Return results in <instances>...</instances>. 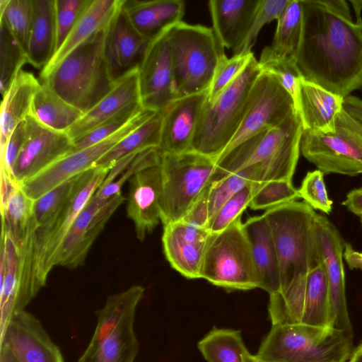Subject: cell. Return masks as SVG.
I'll use <instances>...</instances> for the list:
<instances>
[{
  "mask_svg": "<svg viewBox=\"0 0 362 362\" xmlns=\"http://www.w3.org/2000/svg\"><path fill=\"white\" fill-rule=\"evenodd\" d=\"M40 82L29 71L21 69L2 96L0 116V148H5L16 127L30 115Z\"/></svg>",
  "mask_w": 362,
  "mask_h": 362,
  "instance_id": "33",
  "label": "cell"
},
{
  "mask_svg": "<svg viewBox=\"0 0 362 362\" xmlns=\"http://www.w3.org/2000/svg\"><path fill=\"white\" fill-rule=\"evenodd\" d=\"M30 115L50 129L66 133L83 113L41 82L33 98Z\"/></svg>",
  "mask_w": 362,
  "mask_h": 362,
  "instance_id": "36",
  "label": "cell"
},
{
  "mask_svg": "<svg viewBox=\"0 0 362 362\" xmlns=\"http://www.w3.org/2000/svg\"><path fill=\"white\" fill-rule=\"evenodd\" d=\"M129 183L127 216L134 223L136 238L143 241L160 221L163 180L160 163L136 173Z\"/></svg>",
  "mask_w": 362,
  "mask_h": 362,
  "instance_id": "23",
  "label": "cell"
},
{
  "mask_svg": "<svg viewBox=\"0 0 362 362\" xmlns=\"http://www.w3.org/2000/svg\"><path fill=\"white\" fill-rule=\"evenodd\" d=\"M343 108L362 124V100L349 95L344 98Z\"/></svg>",
  "mask_w": 362,
  "mask_h": 362,
  "instance_id": "55",
  "label": "cell"
},
{
  "mask_svg": "<svg viewBox=\"0 0 362 362\" xmlns=\"http://www.w3.org/2000/svg\"><path fill=\"white\" fill-rule=\"evenodd\" d=\"M124 199L122 193L107 200H102L94 194L66 235L54 266L76 269L83 264L93 243Z\"/></svg>",
  "mask_w": 362,
  "mask_h": 362,
  "instance_id": "18",
  "label": "cell"
},
{
  "mask_svg": "<svg viewBox=\"0 0 362 362\" xmlns=\"http://www.w3.org/2000/svg\"><path fill=\"white\" fill-rule=\"evenodd\" d=\"M124 0H89L66 39L49 63L40 71V79L46 77L74 49L97 32L109 25L120 9Z\"/></svg>",
  "mask_w": 362,
  "mask_h": 362,
  "instance_id": "32",
  "label": "cell"
},
{
  "mask_svg": "<svg viewBox=\"0 0 362 362\" xmlns=\"http://www.w3.org/2000/svg\"><path fill=\"white\" fill-rule=\"evenodd\" d=\"M262 183V173L259 165L247 166L214 180L182 219L208 228L211 219L233 194L245 186Z\"/></svg>",
  "mask_w": 362,
  "mask_h": 362,
  "instance_id": "27",
  "label": "cell"
},
{
  "mask_svg": "<svg viewBox=\"0 0 362 362\" xmlns=\"http://www.w3.org/2000/svg\"><path fill=\"white\" fill-rule=\"evenodd\" d=\"M258 185L259 184L249 185L233 194L210 221L208 226L210 232H221L241 218L245 209L249 206L255 189Z\"/></svg>",
  "mask_w": 362,
  "mask_h": 362,
  "instance_id": "46",
  "label": "cell"
},
{
  "mask_svg": "<svg viewBox=\"0 0 362 362\" xmlns=\"http://www.w3.org/2000/svg\"><path fill=\"white\" fill-rule=\"evenodd\" d=\"M34 202L25 193L20 183L1 171V228L8 230L19 245L28 233Z\"/></svg>",
  "mask_w": 362,
  "mask_h": 362,
  "instance_id": "35",
  "label": "cell"
},
{
  "mask_svg": "<svg viewBox=\"0 0 362 362\" xmlns=\"http://www.w3.org/2000/svg\"><path fill=\"white\" fill-rule=\"evenodd\" d=\"M122 9L134 28L148 42L182 21V0H124Z\"/></svg>",
  "mask_w": 362,
  "mask_h": 362,
  "instance_id": "29",
  "label": "cell"
},
{
  "mask_svg": "<svg viewBox=\"0 0 362 362\" xmlns=\"http://www.w3.org/2000/svg\"><path fill=\"white\" fill-rule=\"evenodd\" d=\"M343 103L344 98L303 77L296 107L303 130L319 133L332 132L336 117L343 108Z\"/></svg>",
  "mask_w": 362,
  "mask_h": 362,
  "instance_id": "31",
  "label": "cell"
},
{
  "mask_svg": "<svg viewBox=\"0 0 362 362\" xmlns=\"http://www.w3.org/2000/svg\"><path fill=\"white\" fill-rule=\"evenodd\" d=\"M82 173L74 176L35 200L33 218L36 225L35 239L42 240L66 204Z\"/></svg>",
  "mask_w": 362,
  "mask_h": 362,
  "instance_id": "39",
  "label": "cell"
},
{
  "mask_svg": "<svg viewBox=\"0 0 362 362\" xmlns=\"http://www.w3.org/2000/svg\"><path fill=\"white\" fill-rule=\"evenodd\" d=\"M26 136L13 170L20 184L71 153L74 142L66 132L50 129L28 115Z\"/></svg>",
  "mask_w": 362,
  "mask_h": 362,
  "instance_id": "19",
  "label": "cell"
},
{
  "mask_svg": "<svg viewBox=\"0 0 362 362\" xmlns=\"http://www.w3.org/2000/svg\"><path fill=\"white\" fill-rule=\"evenodd\" d=\"M314 233L328 281L333 327L353 334L346 299L343 262L345 243L332 222L317 213Z\"/></svg>",
  "mask_w": 362,
  "mask_h": 362,
  "instance_id": "17",
  "label": "cell"
},
{
  "mask_svg": "<svg viewBox=\"0 0 362 362\" xmlns=\"http://www.w3.org/2000/svg\"><path fill=\"white\" fill-rule=\"evenodd\" d=\"M303 127L298 112L281 125L243 142L217 162L218 178L244 168L259 165L262 183L292 181L300 151Z\"/></svg>",
  "mask_w": 362,
  "mask_h": 362,
  "instance_id": "4",
  "label": "cell"
},
{
  "mask_svg": "<svg viewBox=\"0 0 362 362\" xmlns=\"http://www.w3.org/2000/svg\"><path fill=\"white\" fill-rule=\"evenodd\" d=\"M302 27L301 1L291 0L277 20L272 45L264 47L262 54L275 58L295 59L300 41Z\"/></svg>",
  "mask_w": 362,
  "mask_h": 362,
  "instance_id": "38",
  "label": "cell"
},
{
  "mask_svg": "<svg viewBox=\"0 0 362 362\" xmlns=\"http://www.w3.org/2000/svg\"><path fill=\"white\" fill-rule=\"evenodd\" d=\"M343 258L349 269L362 270V252L356 251L347 243L344 245Z\"/></svg>",
  "mask_w": 362,
  "mask_h": 362,
  "instance_id": "54",
  "label": "cell"
},
{
  "mask_svg": "<svg viewBox=\"0 0 362 362\" xmlns=\"http://www.w3.org/2000/svg\"><path fill=\"white\" fill-rule=\"evenodd\" d=\"M28 63L25 51L0 21V90L2 96L23 66Z\"/></svg>",
  "mask_w": 362,
  "mask_h": 362,
  "instance_id": "41",
  "label": "cell"
},
{
  "mask_svg": "<svg viewBox=\"0 0 362 362\" xmlns=\"http://www.w3.org/2000/svg\"><path fill=\"white\" fill-rule=\"evenodd\" d=\"M262 70L254 55L238 77L214 100L203 105L192 150L216 160L243 119L251 90Z\"/></svg>",
  "mask_w": 362,
  "mask_h": 362,
  "instance_id": "8",
  "label": "cell"
},
{
  "mask_svg": "<svg viewBox=\"0 0 362 362\" xmlns=\"http://www.w3.org/2000/svg\"><path fill=\"white\" fill-rule=\"evenodd\" d=\"M0 362H17V361L8 348L0 346Z\"/></svg>",
  "mask_w": 362,
  "mask_h": 362,
  "instance_id": "56",
  "label": "cell"
},
{
  "mask_svg": "<svg viewBox=\"0 0 362 362\" xmlns=\"http://www.w3.org/2000/svg\"><path fill=\"white\" fill-rule=\"evenodd\" d=\"M298 190L300 198L312 209L326 214H330L332 201L326 189L324 174L320 170L308 172Z\"/></svg>",
  "mask_w": 362,
  "mask_h": 362,
  "instance_id": "49",
  "label": "cell"
},
{
  "mask_svg": "<svg viewBox=\"0 0 362 362\" xmlns=\"http://www.w3.org/2000/svg\"><path fill=\"white\" fill-rule=\"evenodd\" d=\"M32 20V0L0 1V21L4 22L25 52H27Z\"/></svg>",
  "mask_w": 362,
  "mask_h": 362,
  "instance_id": "42",
  "label": "cell"
},
{
  "mask_svg": "<svg viewBox=\"0 0 362 362\" xmlns=\"http://www.w3.org/2000/svg\"><path fill=\"white\" fill-rule=\"evenodd\" d=\"M176 98L208 91L225 54L213 29L182 21L166 31Z\"/></svg>",
  "mask_w": 362,
  "mask_h": 362,
  "instance_id": "7",
  "label": "cell"
},
{
  "mask_svg": "<svg viewBox=\"0 0 362 362\" xmlns=\"http://www.w3.org/2000/svg\"><path fill=\"white\" fill-rule=\"evenodd\" d=\"M300 152L323 174H362V124L342 108L332 132L303 130Z\"/></svg>",
  "mask_w": 362,
  "mask_h": 362,
  "instance_id": "11",
  "label": "cell"
},
{
  "mask_svg": "<svg viewBox=\"0 0 362 362\" xmlns=\"http://www.w3.org/2000/svg\"><path fill=\"white\" fill-rule=\"evenodd\" d=\"M156 112H157L144 109L111 136L98 144L68 154L22 182L21 185L23 190L35 201L64 181L91 169L121 139Z\"/></svg>",
  "mask_w": 362,
  "mask_h": 362,
  "instance_id": "14",
  "label": "cell"
},
{
  "mask_svg": "<svg viewBox=\"0 0 362 362\" xmlns=\"http://www.w3.org/2000/svg\"><path fill=\"white\" fill-rule=\"evenodd\" d=\"M163 180L160 222L164 225L182 220L207 186L216 179L215 159L194 151L161 154Z\"/></svg>",
  "mask_w": 362,
  "mask_h": 362,
  "instance_id": "9",
  "label": "cell"
},
{
  "mask_svg": "<svg viewBox=\"0 0 362 362\" xmlns=\"http://www.w3.org/2000/svg\"><path fill=\"white\" fill-rule=\"evenodd\" d=\"M210 230L182 219L163 226L162 244L170 266L187 279H202Z\"/></svg>",
  "mask_w": 362,
  "mask_h": 362,
  "instance_id": "22",
  "label": "cell"
},
{
  "mask_svg": "<svg viewBox=\"0 0 362 362\" xmlns=\"http://www.w3.org/2000/svg\"><path fill=\"white\" fill-rule=\"evenodd\" d=\"M107 28L74 49L41 80L83 114L95 105L115 83L105 56Z\"/></svg>",
  "mask_w": 362,
  "mask_h": 362,
  "instance_id": "2",
  "label": "cell"
},
{
  "mask_svg": "<svg viewBox=\"0 0 362 362\" xmlns=\"http://www.w3.org/2000/svg\"><path fill=\"white\" fill-rule=\"evenodd\" d=\"M0 346L8 348L17 362H64L40 320L25 310L15 314L0 334Z\"/></svg>",
  "mask_w": 362,
  "mask_h": 362,
  "instance_id": "21",
  "label": "cell"
},
{
  "mask_svg": "<svg viewBox=\"0 0 362 362\" xmlns=\"http://www.w3.org/2000/svg\"><path fill=\"white\" fill-rule=\"evenodd\" d=\"M258 63L262 71L273 75L291 95L296 110L303 76L296 59L271 57L261 53Z\"/></svg>",
  "mask_w": 362,
  "mask_h": 362,
  "instance_id": "44",
  "label": "cell"
},
{
  "mask_svg": "<svg viewBox=\"0 0 362 362\" xmlns=\"http://www.w3.org/2000/svg\"><path fill=\"white\" fill-rule=\"evenodd\" d=\"M296 112L291 95L273 75L262 71L251 90L241 124L216 163L243 142L281 125Z\"/></svg>",
  "mask_w": 362,
  "mask_h": 362,
  "instance_id": "13",
  "label": "cell"
},
{
  "mask_svg": "<svg viewBox=\"0 0 362 362\" xmlns=\"http://www.w3.org/2000/svg\"><path fill=\"white\" fill-rule=\"evenodd\" d=\"M149 44L121 6L108 25L105 43V59L114 82L139 68Z\"/></svg>",
  "mask_w": 362,
  "mask_h": 362,
  "instance_id": "24",
  "label": "cell"
},
{
  "mask_svg": "<svg viewBox=\"0 0 362 362\" xmlns=\"http://www.w3.org/2000/svg\"><path fill=\"white\" fill-rule=\"evenodd\" d=\"M252 52L239 53L228 58L224 54L220 59L211 86L207 91L206 100H214L238 77L247 64Z\"/></svg>",
  "mask_w": 362,
  "mask_h": 362,
  "instance_id": "47",
  "label": "cell"
},
{
  "mask_svg": "<svg viewBox=\"0 0 362 362\" xmlns=\"http://www.w3.org/2000/svg\"><path fill=\"white\" fill-rule=\"evenodd\" d=\"M348 362H362V344L352 351Z\"/></svg>",
  "mask_w": 362,
  "mask_h": 362,
  "instance_id": "58",
  "label": "cell"
},
{
  "mask_svg": "<svg viewBox=\"0 0 362 362\" xmlns=\"http://www.w3.org/2000/svg\"><path fill=\"white\" fill-rule=\"evenodd\" d=\"M260 0H211L213 30L223 48L239 54L251 28Z\"/></svg>",
  "mask_w": 362,
  "mask_h": 362,
  "instance_id": "26",
  "label": "cell"
},
{
  "mask_svg": "<svg viewBox=\"0 0 362 362\" xmlns=\"http://www.w3.org/2000/svg\"><path fill=\"white\" fill-rule=\"evenodd\" d=\"M142 107L163 112L176 98L166 32L151 42L138 68Z\"/></svg>",
  "mask_w": 362,
  "mask_h": 362,
  "instance_id": "20",
  "label": "cell"
},
{
  "mask_svg": "<svg viewBox=\"0 0 362 362\" xmlns=\"http://www.w3.org/2000/svg\"><path fill=\"white\" fill-rule=\"evenodd\" d=\"M134 103H141L138 69L116 81L111 90L66 133L74 142Z\"/></svg>",
  "mask_w": 362,
  "mask_h": 362,
  "instance_id": "28",
  "label": "cell"
},
{
  "mask_svg": "<svg viewBox=\"0 0 362 362\" xmlns=\"http://www.w3.org/2000/svg\"><path fill=\"white\" fill-rule=\"evenodd\" d=\"M299 198L298 190L292 181L270 180L256 187L249 206L253 210H268Z\"/></svg>",
  "mask_w": 362,
  "mask_h": 362,
  "instance_id": "43",
  "label": "cell"
},
{
  "mask_svg": "<svg viewBox=\"0 0 362 362\" xmlns=\"http://www.w3.org/2000/svg\"><path fill=\"white\" fill-rule=\"evenodd\" d=\"M243 362H272V361H268L262 359L257 354L256 355L251 354L248 351L247 349L246 351H245V352L243 354Z\"/></svg>",
  "mask_w": 362,
  "mask_h": 362,
  "instance_id": "57",
  "label": "cell"
},
{
  "mask_svg": "<svg viewBox=\"0 0 362 362\" xmlns=\"http://www.w3.org/2000/svg\"><path fill=\"white\" fill-rule=\"evenodd\" d=\"M208 362H243L247 348L240 330L214 327L197 344Z\"/></svg>",
  "mask_w": 362,
  "mask_h": 362,
  "instance_id": "40",
  "label": "cell"
},
{
  "mask_svg": "<svg viewBox=\"0 0 362 362\" xmlns=\"http://www.w3.org/2000/svg\"><path fill=\"white\" fill-rule=\"evenodd\" d=\"M202 279L227 291H247L259 287L241 218L223 231L211 233L205 252Z\"/></svg>",
  "mask_w": 362,
  "mask_h": 362,
  "instance_id": "10",
  "label": "cell"
},
{
  "mask_svg": "<svg viewBox=\"0 0 362 362\" xmlns=\"http://www.w3.org/2000/svg\"><path fill=\"white\" fill-rule=\"evenodd\" d=\"M353 334L332 327L274 325L257 355L272 362H348Z\"/></svg>",
  "mask_w": 362,
  "mask_h": 362,
  "instance_id": "5",
  "label": "cell"
},
{
  "mask_svg": "<svg viewBox=\"0 0 362 362\" xmlns=\"http://www.w3.org/2000/svg\"><path fill=\"white\" fill-rule=\"evenodd\" d=\"M33 20L27 48L28 63L45 68L56 52L55 0H32Z\"/></svg>",
  "mask_w": 362,
  "mask_h": 362,
  "instance_id": "34",
  "label": "cell"
},
{
  "mask_svg": "<svg viewBox=\"0 0 362 362\" xmlns=\"http://www.w3.org/2000/svg\"><path fill=\"white\" fill-rule=\"evenodd\" d=\"M0 268L1 334L13 316L25 310L38 293L34 271L25 260L21 245L3 228Z\"/></svg>",
  "mask_w": 362,
  "mask_h": 362,
  "instance_id": "15",
  "label": "cell"
},
{
  "mask_svg": "<svg viewBox=\"0 0 362 362\" xmlns=\"http://www.w3.org/2000/svg\"><path fill=\"white\" fill-rule=\"evenodd\" d=\"M163 112H157L121 139L96 163L111 170L120 159L133 153L158 148L160 144Z\"/></svg>",
  "mask_w": 362,
  "mask_h": 362,
  "instance_id": "37",
  "label": "cell"
},
{
  "mask_svg": "<svg viewBox=\"0 0 362 362\" xmlns=\"http://www.w3.org/2000/svg\"><path fill=\"white\" fill-rule=\"evenodd\" d=\"M110 169L95 166L82 173L74 189L45 236L35 241L37 275L42 286L46 284L55 257L71 226L85 206L100 187Z\"/></svg>",
  "mask_w": 362,
  "mask_h": 362,
  "instance_id": "16",
  "label": "cell"
},
{
  "mask_svg": "<svg viewBox=\"0 0 362 362\" xmlns=\"http://www.w3.org/2000/svg\"><path fill=\"white\" fill-rule=\"evenodd\" d=\"M25 136L26 126L24 120L13 130L5 148L1 151V170L13 179L14 164L25 141Z\"/></svg>",
  "mask_w": 362,
  "mask_h": 362,
  "instance_id": "52",
  "label": "cell"
},
{
  "mask_svg": "<svg viewBox=\"0 0 362 362\" xmlns=\"http://www.w3.org/2000/svg\"><path fill=\"white\" fill-rule=\"evenodd\" d=\"M316 213L307 203L293 201L266 210L279 260L281 288L306 278L322 262L314 233Z\"/></svg>",
  "mask_w": 362,
  "mask_h": 362,
  "instance_id": "3",
  "label": "cell"
},
{
  "mask_svg": "<svg viewBox=\"0 0 362 362\" xmlns=\"http://www.w3.org/2000/svg\"><path fill=\"white\" fill-rule=\"evenodd\" d=\"M144 291L142 286L133 285L107 298L95 312V330L76 362H134L139 348L135 315Z\"/></svg>",
  "mask_w": 362,
  "mask_h": 362,
  "instance_id": "6",
  "label": "cell"
},
{
  "mask_svg": "<svg viewBox=\"0 0 362 362\" xmlns=\"http://www.w3.org/2000/svg\"><path fill=\"white\" fill-rule=\"evenodd\" d=\"M341 204L358 217L362 226V187L349 191Z\"/></svg>",
  "mask_w": 362,
  "mask_h": 362,
  "instance_id": "53",
  "label": "cell"
},
{
  "mask_svg": "<svg viewBox=\"0 0 362 362\" xmlns=\"http://www.w3.org/2000/svg\"><path fill=\"white\" fill-rule=\"evenodd\" d=\"M303 27L295 57L303 77L346 98L362 89V19L344 0H300Z\"/></svg>",
  "mask_w": 362,
  "mask_h": 362,
  "instance_id": "1",
  "label": "cell"
},
{
  "mask_svg": "<svg viewBox=\"0 0 362 362\" xmlns=\"http://www.w3.org/2000/svg\"><path fill=\"white\" fill-rule=\"evenodd\" d=\"M144 108L141 103L132 104L117 115L100 124L90 132L74 141L71 153L98 144L111 136L124 127L135 115Z\"/></svg>",
  "mask_w": 362,
  "mask_h": 362,
  "instance_id": "45",
  "label": "cell"
},
{
  "mask_svg": "<svg viewBox=\"0 0 362 362\" xmlns=\"http://www.w3.org/2000/svg\"><path fill=\"white\" fill-rule=\"evenodd\" d=\"M268 313L272 325L333 327L329 284L322 262L306 278L269 294Z\"/></svg>",
  "mask_w": 362,
  "mask_h": 362,
  "instance_id": "12",
  "label": "cell"
},
{
  "mask_svg": "<svg viewBox=\"0 0 362 362\" xmlns=\"http://www.w3.org/2000/svg\"><path fill=\"white\" fill-rule=\"evenodd\" d=\"M161 153L158 148L145 150L134 158L119 178L112 183L100 187L95 195L102 199L107 200L112 197L120 194L121 189L124 182L140 170L160 163Z\"/></svg>",
  "mask_w": 362,
  "mask_h": 362,
  "instance_id": "48",
  "label": "cell"
},
{
  "mask_svg": "<svg viewBox=\"0 0 362 362\" xmlns=\"http://www.w3.org/2000/svg\"><path fill=\"white\" fill-rule=\"evenodd\" d=\"M88 2L89 0H55L56 52L66 39Z\"/></svg>",
  "mask_w": 362,
  "mask_h": 362,
  "instance_id": "50",
  "label": "cell"
},
{
  "mask_svg": "<svg viewBox=\"0 0 362 362\" xmlns=\"http://www.w3.org/2000/svg\"><path fill=\"white\" fill-rule=\"evenodd\" d=\"M250 246L259 288L269 294L281 288L279 260L268 223L264 215L250 217L243 223Z\"/></svg>",
  "mask_w": 362,
  "mask_h": 362,
  "instance_id": "30",
  "label": "cell"
},
{
  "mask_svg": "<svg viewBox=\"0 0 362 362\" xmlns=\"http://www.w3.org/2000/svg\"><path fill=\"white\" fill-rule=\"evenodd\" d=\"M291 0H260L247 37L240 53H250L263 26L278 20Z\"/></svg>",
  "mask_w": 362,
  "mask_h": 362,
  "instance_id": "51",
  "label": "cell"
},
{
  "mask_svg": "<svg viewBox=\"0 0 362 362\" xmlns=\"http://www.w3.org/2000/svg\"><path fill=\"white\" fill-rule=\"evenodd\" d=\"M207 92L175 99L163 112L160 144L161 154L192 151V142Z\"/></svg>",
  "mask_w": 362,
  "mask_h": 362,
  "instance_id": "25",
  "label": "cell"
}]
</instances>
